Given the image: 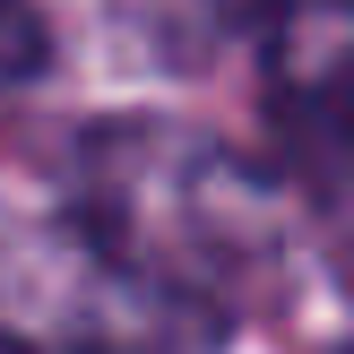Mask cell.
Here are the masks:
<instances>
[{
    "instance_id": "cell-2",
    "label": "cell",
    "mask_w": 354,
    "mask_h": 354,
    "mask_svg": "<svg viewBox=\"0 0 354 354\" xmlns=\"http://www.w3.org/2000/svg\"><path fill=\"white\" fill-rule=\"evenodd\" d=\"M268 121L286 138V165L311 182V199H346L354 147V0H268Z\"/></svg>"
},
{
    "instance_id": "cell-1",
    "label": "cell",
    "mask_w": 354,
    "mask_h": 354,
    "mask_svg": "<svg viewBox=\"0 0 354 354\" xmlns=\"http://www.w3.org/2000/svg\"><path fill=\"white\" fill-rule=\"evenodd\" d=\"M69 242L138 303L130 337H225V286L286 251V190L190 121L113 113L69 147Z\"/></svg>"
},
{
    "instance_id": "cell-3",
    "label": "cell",
    "mask_w": 354,
    "mask_h": 354,
    "mask_svg": "<svg viewBox=\"0 0 354 354\" xmlns=\"http://www.w3.org/2000/svg\"><path fill=\"white\" fill-rule=\"evenodd\" d=\"M52 69V26L35 0H0V95L9 86H35Z\"/></svg>"
}]
</instances>
